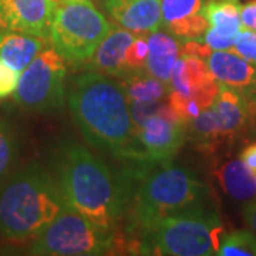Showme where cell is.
Wrapping results in <instances>:
<instances>
[{
  "instance_id": "25",
  "label": "cell",
  "mask_w": 256,
  "mask_h": 256,
  "mask_svg": "<svg viewBox=\"0 0 256 256\" xmlns=\"http://www.w3.org/2000/svg\"><path fill=\"white\" fill-rule=\"evenodd\" d=\"M146 56H148V38L144 34L136 36L132 43L128 46L126 54L128 76L137 70L146 68Z\"/></svg>"
},
{
  "instance_id": "6",
  "label": "cell",
  "mask_w": 256,
  "mask_h": 256,
  "mask_svg": "<svg viewBox=\"0 0 256 256\" xmlns=\"http://www.w3.org/2000/svg\"><path fill=\"white\" fill-rule=\"evenodd\" d=\"M111 26L92 0H62L53 10L48 40L73 64L92 58Z\"/></svg>"
},
{
  "instance_id": "20",
  "label": "cell",
  "mask_w": 256,
  "mask_h": 256,
  "mask_svg": "<svg viewBox=\"0 0 256 256\" xmlns=\"http://www.w3.org/2000/svg\"><path fill=\"white\" fill-rule=\"evenodd\" d=\"M239 0H210L205 8L210 28L225 37H238L242 30Z\"/></svg>"
},
{
  "instance_id": "24",
  "label": "cell",
  "mask_w": 256,
  "mask_h": 256,
  "mask_svg": "<svg viewBox=\"0 0 256 256\" xmlns=\"http://www.w3.org/2000/svg\"><path fill=\"white\" fill-rule=\"evenodd\" d=\"M216 255L256 256V235L248 230H238L225 235Z\"/></svg>"
},
{
  "instance_id": "5",
  "label": "cell",
  "mask_w": 256,
  "mask_h": 256,
  "mask_svg": "<svg viewBox=\"0 0 256 256\" xmlns=\"http://www.w3.org/2000/svg\"><path fill=\"white\" fill-rule=\"evenodd\" d=\"M225 236L220 215L210 205L170 215L141 239V254L161 256L216 255Z\"/></svg>"
},
{
  "instance_id": "29",
  "label": "cell",
  "mask_w": 256,
  "mask_h": 256,
  "mask_svg": "<svg viewBox=\"0 0 256 256\" xmlns=\"http://www.w3.org/2000/svg\"><path fill=\"white\" fill-rule=\"evenodd\" d=\"M235 40H236L235 37L220 36L218 33H215L214 30H210V28H206L204 36L200 38V42L210 46L212 50H232V47L235 44Z\"/></svg>"
},
{
  "instance_id": "14",
  "label": "cell",
  "mask_w": 256,
  "mask_h": 256,
  "mask_svg": "<svg viewBox=\"0 0 256 256\" xmlns=\"http://www.w3.org/2000/svg\"><path fill=\"white\" fill-rule=\"evenodd\" d=\"M106 9L131 33L146 34L161 28V0H107Z\"/></svg>"
},
{
  "instance_id": "13",
  "label": "cell",
  "mask_w": 256,
  "mask_h": 256,
  "mask_svg": "<svg viewBox=\"0 0 256 256\" xmlns=\"http://www.w3.org/2000/svg\"><path fill=\"white\" fill-rule=\"evenodd\" d=\"M210 0H161V28L182 40H200L210 28L205 8Z\"/></svg>"
},
{
  "instance_id": "34",
  "label": "cell",
  "mask_w": 256,
  "mask_h": 256,
  "mask_svg": "<svg viewBox=\"0 0 256 256\" xmlns=\"http://www.w3.org/2000/svg\"><path fill=\"white\" fill-rule=\"evenodd\" d=\"M255 176H256V174H255Z\"/></svg>"
},
{
  "instance_id": "22",
  "label": "cell",
  "mask_w": 256,
  "mask_h": 256,
  "mask_svg": "<svg viewBox=\"0 0 256 256\" xmlns=\"http://www.w3.org/2000/svg\"><path fill=\"white\" fill-rule=\"evenodd\" d=\"M18 136L6 120L0 118V185L9 176L18 158Z\"/></svg>"
},
{
  "instance_id": "23",
  "label": "cell",
  "mask_w": 256,
  "mask_h": 256,
  "mask_svg": "<svg viewBox=\"0 0 256 256\" xmlns=\"http://www.w3.org/2000/svg\"><path fill=\"white\" fill-rule=\"evenodd\" d=\"M190 130H191L192 140L200 141L202 144L215 146L222 141L218 120L212 107H208L206 110L202 111L196 118L190 121Z\"/></svg>"
},
{
  "instance_id": "16",
  "label": "cell",
  "mask_w": 256,
  "mask_h": 256,
  "mask_svg": "<svg viewBox=\"0 0 256 256\" xmlns=\"http://www.w3.org/2000/svg\"><path fill=\"white\" fill-rule=\"evenodd\" d=\"M134 38V33L126 28H116L110 32L92 56V67L111 77L121 80L126 78L128 76L126 54Z\"/></svg>"
},
{
  "instance_id": "11",
  "label": "cell",
  "mask_w": 256,
  "mask_h": 256,
  "mask_svg": "<svg viewBox=\"0 0 256 256\" xmlns=\"http://www.w3.org/2000/svg\"><path fill=\"white\" fill-rule=\"evenodd\" d=\"M215 80L240 92L252 116L256 114V64H252L230 50H214L206 58Z\"/></svg>"
},
{
  "instance_id": "32",
  "label": "cell",
  "mask_w": 256,
  "mask_h": 256,
  "mask_svg": "<svg viewBox=\"0 0 256 256\" xmlns=\"http://www.w3.org/2000/svg\"><path fill=\"white\" fill-rule=\"evenodd\" d=\"M240 160L246 164V166L256 174V142L248 146L242 152H240Z\"/></svg>"
},
{
  "instance_id": "26",
  "label": "cell",
  "mask_w": 256,
  "mask_h": 256,
  "mask_svg": "<svg viewBox=\"0 0 256 256\" xmlns=\"http://www.w3.org/2000/svg\"><path fill=\"white\" fill-rule=\"evenodd\" d=\"M234 53L240 56L246 62L252 64H256V32L244 28L239 32L238 37L235 40V44L232 47Z\"/></svg>"
},
{
  "instance_id": "9",
  "label": "cell",
  "mask_w": 256,
  "mask_h": 256,
  "mask_svg": "<svg viewBox=\"0 0 256 256\" xmlns=\"http://www.w3.org/2000/svg\"><path fill=\"white\" fill-rule=\"evenodd\" d=\"M186 130L188 122L171 108L166 100L161 110L137 128L141 164L131 171L171 162L186 138Z\"/></svg>"
},
{
  "instance_id": "28",
  "label": "cell",
  "mask_w": 256,
  "mask_h": 256,
  "mask_svg": "<svg viewBox=\"0 0 256 256\" xmlns=\"http://www.w3.org/2000/svg\"><path fill=\"white\" fill-rule=\"evenodd\" d=\"M18 76L20 74L0 62V98H4L14 92L18 87Z\"/></svg>"
},
{
  "instance_id": "19",
  "label": "cell",
  "mask_w": 256,
  "mask_h": 256,
  "mask_svg": "<svg viewBox=\"0 0 256 256\" xmlns=\"http://www.w3.org/2000/svg\"><path fill=\"white\" fill-rule=\"evenodd\" d=\"M222 190L240 202L252 201L256 196V176L239 158L228 161L216 171Z\"/></svg>"
},
{
  "instance_id": "12",
  "label": "cell",
  "mask_w": 256,
  "mask_h": 256,
  "mask_svg": "<svg viewBox=\"0 0 256 256\" xmlns=\"http://www.w3.org/2000/svg\"><path fill=\"white\" fill-rule=\"evenodd\" d=\"M54 4L52 0H0V30L48 38Z\"/></svg>"
},
{
  "instance_id": "17",
  "label": "cell",
  "mask_w": 256,
  "mask_h": 256,
  "mask_svg": "<svg viewBox=\"0 0 256 256\" xmlns=\"http://www.w3.org/2000/svg\"><path fill=\"white\" fill-rule=\"evenodd\" d=\"M210 107L218 120L222 141L235 137L246 126L248 117L250 116L245 97L224 84H220V92Z\"/></svg>"
},
{
  "instance_id": "1",
  "label": "cell",
  "mask_w": 256,
  "mask_h": 256,
  "mask_svg": "<svg viewBox=\"0 0 256 256\" xmlns=\"http://www.w3.org/2000/svg\"><path fill=\"white\" fill-rule=\"evenodd\" d=\"M68 107L88 144L131 164V170L140 166L137 127L122 82L100 72L82 74L72 82Z\"/></svg>"
},
{
  "instance_id": "3",
  "label": "cell",
  "mask_w": 256,
  "mask_h": 256,
  "mask_svg": "<svg viewBox=\"0 0 256 256\" xmlns=\"http://www.w3.org/2000/svg\"><path fill=\"white\" fill-rule=\"evenodd\" d=\"M66 206L53 175L30 164L12 175L0 188V236L33 238Z\"/></svg>"
},
{
  "instance_id": "8",
  "label": "cell",
  "mask_w": 256,
  "mask_h": 256,
  "mask_svg": "<svg viewBox=\"0 0 256 256\" xmlns=\"http://www.w3.org/2000/svg\"><path fill=\"white\" fill-rule=\"evenodd\" d=\"M66 58L47 44L18 76L14 101L36 112L60 110L66 102Z\"/></svg>"
},
{
  "instance_id": "2",
  "label": "cell",
  "mask_w": 256,
  "mask_h": 256,
  "mask_svg": "<svg viewBox=\"0 0 256 256\" xmlns=\"http://www.w3.org/2000/svg\"><path fill=\"white\" fill-rule=\"evenodd\" d=\"M54 180L66 205L102 228L114 230L130 208L131 176L114 172L77 142H66L58 148Z\"/></svg>"
},
{
  "instance_id": "4",
  "label": "cell",
  "mask_w": 256,
  "mask_h": 256,
  "mask_svg": "<svg viewBox=\"0 0 256 256\" xmlns=\"http://www.w3.org/2000/svg\"><path fill=\"white\" fill-rule=\"evenodd\" d=\"M130 174L140 181L130 204V229L141 235L170 215L208 205L210 188L171 162Z\"/></svg>"
},
{
  "instance_id": "10",
  "label": "cell",
  "mask_w": 256,
  "mask_h": 256,
  "mask_svg": "<svg viewBox=\"0 0 256 256\" xmlns=\"http://www.w3.org/2000/svg\"><path fill=\"white\" fill-rule=\"evenodd\" d=\"M220 87V84L208 68L206 60L194 56H180L171 74L170 92L192 97L201 104L204 110H206L214 104Z\"/></svg>"
},
{
  "instance_id": "30",
  "label": "cell",
  "mask_w": 256,
  "mask_h": 256,
  "mask_svg": "<svg viewBox=\"0 0 256 256\" xmlns=\"http://www.w3.org/2000/svg\"><path fill=\"white\" fill-rule=\"evenodd\" d=\"M242 28L256 32V0H250L240 9Z\"/></svg>"
},
{
  "instance_id": "18",
  "label": "cell",
  "mask_w": 256,
  "mask_h": 256,
  "mask_svg": "<svg viewBox=\"0 0 256 256\" xmlns=\"http://www.w3.org/2000/svg\"><path fill=\"white\" fill-rule=\"evenodd\" d=\"M181 56V43L172 34L152 32L148 37V56L146 70L170 87L175 63Z\"/></svg>"
},
{
  "instance_id": "27",
  "label": "cell",
  "mask_w": 256,
  "mask_h": 256,
  "mask_svg": "<svg viewBox=\"0 0 256 256\" xmlns=\"http://www.w3.org/2000/svg\"><path fill=\"white\" fill-rule=\"evenodd\" d=\"M166 101H148V102H130V112H131V118L134 121L136 127H140L144 124L148 117H151L152 114H156L164 107Z\"/></svg>"
},
{
  "instance_id": "7",
  "label": "cell",
  "mask_w": 256,
  "mask_h": 256,
  "mask_svg": "<svg viewBox=\"0 0 256 256\" xmlns=\"http://www.w3.org/2000/svg\"><path fill=\"white\" fill-rule=\"evenodd\" d=\"M118 244L114 230L97 225L67 205L33 236L28 254L40 256H97L111 254Z\"/></svg>"
},
{
  "instance_id": "33",
  "label": "cell",
  "mask_w": 256,
  "mask_h": 256,
  "mask_svg": "<svg viewBox=\"0 0 256 256\" xmlns=\"http://www.w3.org/2000/svg\"><path fill=\"white\" fill-rule=\"evenodd\" d=\"M52 2H54V3H57V2H62V0H52Z\"/></svg>"
},
{
  "instance_id": "21",
  "label": "cell",
  "mask_w": 256,
  "mask_h": 256,
  "mask_svg": "<svg viewBox=\"0 0 256 256\" xmlns=\"http://www.w3.org/2000/svg\"><path fill=\"white\" fill-rule=\"evenodd\" d=\"M124 90L128 102H148V101L164 100L168 96L170 87L160 78L148 73L146 68L137 70L122 78Z\"/></svg>"
},
{
  "instance_id": "15",
  "label": "cell",
  "mask_w": 256,
  "mask_h": 256,
  "mask_svg": "<svg viewBox=\"0 0 256 256\" xmlns=\"http://www.w3.org/2000/svg\"><path fill=\"white\" fill-rule=\"evenodd\" d=\"M48 44V38L23 32L0 30V62L22 73Z\"/></svg>"
},
{
  "instance_id": "31",
  "label": "cell",
  "mask_w": 256,
  "mask_h": 256,
  "mask_svg": "<svg viewBox=\"0 0 256 256\" xmlns=\"http://www.w3.org/2000/svg\"><path fill=\"white\" fill-rule=\"evenodd\" d=\"M244 220L246 226L256 235V196L252 201L248 202V205L244 210Z\"/></svg>"
}]
</instances>
